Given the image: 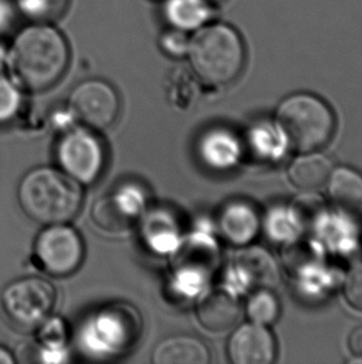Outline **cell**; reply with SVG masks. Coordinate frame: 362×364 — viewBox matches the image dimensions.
<instances>
[{"instance_id": "cell-7", "label": "cell", "mask_w": 362, "mask_h": 364, "mask_svg": "<svg viewBox=\"0 0 362 364\" xmlns=\"http://www.w3.org/2000/svg\"><path fill=\"white\" fill-rule=\"evenodd\" d=\"M57 161L62 172L81 186H89L101 177L106 152L91 128H71L60 138Z\"/></svg>"}, {"instance_id": "cell-4", "label": "cell", "mask_w": 362, "mask_h": 364, "mask_svg": "<svg viewBox=\"0 0 362 364\" xmlns=\"http://www.w3.org/2000/svg\"><path fill=\"white\" fill-rule=\"evenodd\" d=\"M139 311L124 302L111 304L91 314L77 331L82 353L96 360H111L126 355L142 335Z\"/></svg>"}, {"instance_id": "cell-24", "label": "cell", "mask_w": 362, "mask_h": 364, "mask_svg": "<svg viewBox=\"0 0 362 364\" xmlns=\"http://www.w3.org/2000/svg\"><path fill=\"white\" fill-rule=\"evenodd\" d=\"M21 106L19 86L13 80L0 75V123L14 119Z\"/></svg>"}, {"instance_id": "cell-6", "label": "cell", "mask_w": 362, "mask_h": 364, "mask_svg": "<svg viewBox=\"0 0 362 364\" xmlns=\"http://www.w3.org/2000/svg\"><path fill=\"white\" fill-rule=\"evenodd\" d=\"M56 299V289L50 281L33 276L6 286L0 301L13 323L29 328L41 325L49 317Z\"/></svg>"}, {"instance_id": "cell-15", "label": "cell", "mask_w": 362, "mask_h": 364, "mask_svg": "<svg viewBox=\"0 0 362 364\" xmlns=\"http://www.w3.org/2000/svg\"><path fill=\"white\" fill-rule=\"evenodd\" d=\"M154 364H207L210 350L204 341L189 335L168 337L154 348Z\"/></svg>"}, {"instance_id": "cell-20", "label": "cell", "mask_w": 362, "mask_h": 364, "mask_svg": "<svg viewBox=\"0 0 362 364\" xmlns=\"http://www.w3.org/2000/svg\"><path fill=\"white\" fill-rule=\"evenodd\" d=\"M201 157L210 167L225 168L234 159L235 144L225 133L211 132L202 138Z\"/></svg>"}, {"instance_id": "cell-22", "label": "cell", "mask_w": 362, "mask_h": 364, "mask_svg": "<svg viewBox=\"0 0 362 364\" xmlns=\"http://www.w3.org/2000/svg\"><path fill=\"white\" fill-rule=\"evenodd\" d=\"M246 310L253 323L272 325L279 316L278 299L270 289H258L247 301Z\"/></svg>"}, {"instance_id": "cell-13", "label": "cell", "mask_w": 362, "mask_h": 364, "mask_svg": "<svg viewBox=\"0 0 362 364\" xmlns=\"http://www.w3.org/2000/svg\"><path fill=\"white\" fill-rule=\"evenodd\" d=\"M142 232L143 242L149 250L158 255H172L180 245V228L177 219L165 209H153L143 213Z\"/></svg>"}, {"instance_id": "cell-9", "label": "cell", "mask_w": 362, "mask_h": 364, "mask_svg": "<svg viewBox=\"0 0 362 364\" xmlns=\"http://www.w3.org/2000/svg\"><path fill=\"white\" fill-rule=\"evenodd\" d=\"M70 112L91 129L108 128L119 114L117 91L102 80L84 81L71 92Z\"/></svg>"}, {"instance_id": "cell-28", "label": "cell", "mask_w": 362, "mask_h": 364, "mask_svg": "<svg viewBox=\"0 0 362 364\" xmlns=\"http://www.w3.org/2000/svg\"><path fill=\"white\" fill-rule=\"evenodd\" d=\"M13 19V8L8 0H0V33L10 26Z\"/></svg>"}, {"instance_id": "cell-8", "label": "cell", "mask_w": 362, "mask_h": 364, "mask_svg": "<svg viewBox=\"0 0 362 364\" xmlns=\"http://www.w3.org/2000/svg\"><path fill=\"white\" fill-rule=\"evenodd\" d=\"M34 251L40 266L59 277L79 270L84 259V240L67 223L46 225L36 237Z\"/></svg>"}, {"instance_id": "cell-2", "label": "cell", "mask_w": 362, "mask_h": 364, "mask_svg": "<svg viewBox=\"0 0 362 364\" xmlns=\"http://www.w3.org/2000/svg\"><path fill=\"white\" fill-rule=\"evenodd\" d=\"M18 199L25 214L35 222L44 225L66 224L79 214L84 191L62 171L40 167L21 179Z\"/></svg>"}, {"instance_id": "cell-25", "label": "cell", "mask_w": 362, "mask_h": 364, "mask_svg": "<svg viewBox=\"0 0 362 364\" xmlns=\"http://www.w3.org/2000/svg\"><path fill=\"white\" fill-rule=\"evenodd\" d=\"M344 297L350 307L362 312V264L349 270L344 281Z\"/></svg>"}, {"instance_id": "cell-10", "label": "cell", "mask_w": 362, "mask_h": 364, "mask_svg": "<svg viewBox=\"0 0 362 364\" xmlns=\"http://www.w3.org/2000/svg\"><path fill=\"white\" fill-rule=\"evenodd\" d=\"M146 194L137 184H124L96 202L92 209L94 224L103 232L118 234L132 228L146 212Z\"/></svg>"}, {"instance_id": "cell-29", "label": "cell", "mask_w": 362, "mask_h": 364, "mask_svg": "<svg viewBox=\"0 0 362 364\" xmlns=\"http://www.w3.org/2000/svg\"><path fill=\"white\" fill-rule=\"evenodd\" d=\"M15 360L9 350L0 346V364H14Z\"/></svg>"}, {"instance_id": "cell-23", "label": "cell", "mask_w": 362, "mask_h": 364, "mask_svg": "<svg viewBox=\"0 0 362 364\" xmlns=\"http://www.w3.org/2000/svg\"><path fill=\"white\" fill-rule=\"evenodd\" d=\"M323 200L314 197L313 193H307L304 197L295 200L293 215L299 227L305 230H312L323 222L325 207Z\"/></svg>"}, {"instance_id": "cell-17", "label": "cell", "mask_w": 362, "mask_h": 364, "mask_svg": "<svg viewBox=\"0 0 362 364\" xmlns=\"http://www.w3.org/2000/svg\"><path fill=\"white\" fill-rule=\"evenodd\" d=\"M211 8L205 0H165L163 11L170 28L189 33L209 23Z\"/></svg>"}, {"instance_id": "cell-11", "label": "cell", "mask_w": 362, "mask_h": 364, "mask_svg": "<svg viewBox=\"0 0 362 364\" xmlns=\"http://www.w3.org/2000/svg\"><path fill=\"white\" fill-rule=\"evenodd\" d=\"M227 353L234 364H272L277 357V345L265 326L252 322L232 333Z\"/></svg>"}, {"instance_id": "cell-19", "label": "cell", "mask_w": 362, "mask_h": 364, "mask_svg": "<svg viewBox=\"0 0 362 364\" xmlns=\"http://www.w3.org/2000/svg\"><path fill=\"white\" fill-rule=\"evenodd\" d=\"M40 330V342L43 345L41 357L46 363H61L67 360L65 350L66 328L62 321L57 317L46 318Z\"/></svg>"}, {"instance_id": "cell-26", "label": "cell", "mask_w": 362, "mask_h": 364, "mask_svg": "<svg viewBox=\"0 0 362 364\" xmlns=\"http://www.w3.org/2000/svg\"><path fill=\"white\" fill-rule=\"evenodd\" d=\"M189 43H190V38L187 36V33L182 30L174 29V28L167 30L160 38V48L168 56L177 58V59L187 55Z\"/></svg>"}, {"instance_id": "cell-30", "label": "cell", "mask_w": 362, "mask_h": 364, "mask_svg": "<svg viewBox=\"0 0 362 364\" xmlns=\"http://www.w3.org/2000/svg\"><path fill=\"white\" fill-rule=\"evenodd\" d=\"M8 61V50L5 49L3 45H0V71L3 70Z\"/></svg>"}, {"instance_id": "cell-18", "label": "cell", "mask_w": 362, "mask_h": 364, "mask_svg": "<svg viewBox=\"0 0 362 364\" xmlns=\"http://www.w3.org/2000/svg\"><path fill=\"white\" fill-rule=\"evenodd\" d=\"M257 215L246 204H230L221 214L220 228L230 242L246 244L257 232Z\"/></svg>"}, {"instance_id": "cell-5", "label": "cell", "mask_w": 362, "mask_h": 364, "mask_svg": "<svg viewBox=\"0 0 362 364\" xmlns=\"http://www.w3.org/2000/svg\"><path fill=\"white\" fill-rule=\"evenodd\" d=\"M275 121L289 146L304 154L328 144L336 127L329 105L318 96L305 92L284 99L277 109Z\"/></svg>"}, {"instance_id": "cell-31", "label": "cell", "mask_w": 362, "mask_h": 364, "mask_svg": "<svg viewBox=\"0 0 362 364\" xmlns=\"http://www.w3.org/2000/svg\"><path fill=\"white\" fill-rule=\"evenodd\" d=\"M205 1H207L211 6H215V5L222 4L225 0H205Z\"/></svg>"}, {"instance_id": "cell-27", "label": "cell", "mask_w": 362, "mask_h": 364, "mask_svg": "<svg viewBox=\"0 0 362 364\" xmlns=\"http://www.w3.org/2000/svg\"><path fill=\"white\" fill-rule=\"evenodd\" d=\"M348 347L350 353L353 355V360H350V363H362V326H358L350 333Z\"/></svg>"}, {"instance_id": "cell-16", "label": "cell", "mask_w": 362, "mask_h": 364, "mask_svg": "<svg viewBox=\"0 0 362 364\" xmlns=\"http://www.w3.org/2000/svg\"><path fill=\"white\" fill-rule=\"evenodd\" d=\"M333 172V164L323 154L305 153L297 158L288 169V178L294 187L304 193H315L327 186Z\"/></svg>"}, {"instance_id": "cell-14", "label": "cell", "mask_w": 362, "mask_h": 364, "mask_svg": "<svg viewBox=\"0 0 362 364\" xmlns=\"http://www.w3.org/2000/svg\"><path fill=\"white\" fill-rule=\"evenodd\" d=\"M196 317L205 330L222 333L235 327L241 317V307L226 291H211L196 307Z\"/></svg>"}, {"instance_id": "cell-1", "label": "cell", "mask_w": 362, "mask_h": 364, "mask_svg": "<svg viewBox=\"0 0 362 364\" xmlns=\"http://www.w3.org/2000/svg\"><path fill=\"white\" fill-rule=\"evenodd\" d=\"M69 61V45L64 35L51 25L33 23L15 36L6 65L19 87L40 92L62 77Z\"/></svg>"}, {"instance_id": "cell-3", "label": "cell", "mask_w": 362, "mask_h": 364, "mask_svg": "<svg viewBox=\"0 0 362 364\" xmlns=\"http://www.w3.org/2000/svg\"><path fill=\"white\" fill-rule=\"evenodd\" d=\"M186 56L201 81L211 86H227L245 69V41L231 25L207 23L191 36Z\"/></svg>"}, {"instance_id": "cell-12", "label": "cell", "mask_w": 362, "mask_h": 364, "mask_svg": "<svg viewBox=\"0 0 362 364\" xmlns=\"http://www.w3.org/2000/svg\"><path fill=\"white\" fill-rule=\"evenodd\" d=\"M329 200L351 220H362V174L351 168L333 169L328 182Z\"/></svg>"}, {"instance_id": "cell-21", "label": "cell", "mask_w": 362, "mask_h": 364, "mask_svg": "<svg viewBox=\"0 0 362 364\" xmlns=\"http://www.w3.org/2000/svg\"><path fill=\"white\" fill-rule=\"evenodd\" d=\"M15 5L30 21L50 24L64 14L69 0H15Z\"/></svg>"}]
</instances>
